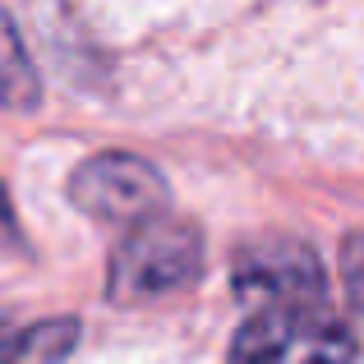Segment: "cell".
Wrapping results in <instances>:
<instances>
[{"label": "cell", "instance_id": "cell-7", "mask_svg": "<svg viewBox=\"0 0 364 364\" xmlns=\"http://www.w3.org/2000/svg\"><path fill=\"white\" fill-rule=\"evenodd\" d=\"M5 217H9V198H5V185H0V226H5Z\"/></svg>", "mask_w": 364, "mask_h": 364}, {"label": "cell", "instance_id": "cell-2", "mask_svg": "<svg viewBox=\"0 0 364 364\" xmlns=\"http://www.w3.org/2000/svg\"><path fill=\"white\" fill-rule=\"evenodd\" d=\"M203 267V235L176 217H148L120 240L107 267V295L116 304L152 300L189 286Z\"/></svg>", "mask_w": 364, "mask_h": 364}, {"label": "cell", "instance_id": "cell-5", "mask_svg": "<svg viewBox=\"0 0 364 364\" xmlns=\"http://www.w3.org/2000/svg\"><path fill=\"white\" fill-rule=\"evenodd\" d=\"M79 346V318H42L0 341V364H60Z\"/></svg>", "mask_w": 364, "mask_h": 364}, {"label": "cell", "instance_id": "cell-1", "mask_svg": "<svg viewBox=\"0 0 364 364\" xmlns=\"http://www.w3.org/2000/svg\"><path fill=\"white\" fill-rule=\"evenodd\" d=\"M231 364H355V337L328 304H277L240 323Z\"/></svg>", "mask_w": 364, "mask_h": 364}, {"label": "cell", "instance_id": "cell-4", "mask_svg": "<svg viewBox=\"0 0 364 364\" xmlns=\"http://www.w3.org/2000/svg\"><path fill=\"white\" fill-rule=\"evenodd\" d=\"M70 198L97 222H148L166 208V180L134 152H97L70 176Z\"/></svg>", "mask_w": 364, "mask_h": 364}, {"label": "cell", "instance_id": "cell-3", "mask_svg": "<svg viewBox=\"0 0 364 364\" xmlns=\"http://www.w3.org/2000/svg\"><path fill=\"white\" fill-rule=\"evenodd\" d=\"M235 295L258 309L277 304H328V272L314 245L295 235H263L235 254Z\"/></svg>", "mask_w": 364, "mask_h": 364}, {"label": "cell", "instance_id": "cell-6", "mask_svg": "<svg viewBox=\"0 0 364 364\" xmlns=\"http://www.w3.org/2000/svg\"><path fill=\"white\" fill-rule=\"evenodd\" d=\"M0 102L9 111H33L42 102V83L23 51V37L14 33V18L0 9Z\"/></svg>", "mask_w": 364, "mask_h": 364}]
</instances>
